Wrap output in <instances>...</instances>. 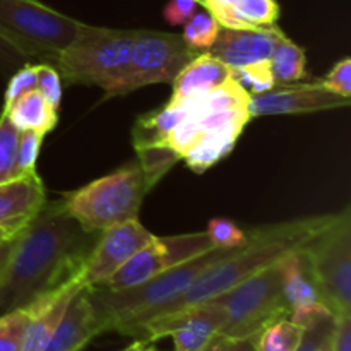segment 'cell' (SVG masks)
<instances>
[{
  "label": "cell",
  "instance_id": "6da1fadb",
  "mask_svg": "<svg viewBox=\"0 0 351 351\" xmlns=\"http://www.w3.org/2000/svg\"><path fill=\"white\" fill-rule=\"evenodd\" d=\"M99 233L82 228L69 215L64 201L45 202L19 233L0 276V315L81 281L82 267Z\"/></svg>",
  "mask_w": 351,
  "mask_h": 351
},
{
  "label": "cell",
  "instance_id": "7a4b0ae2",
  "mask_svg": "<svg viewBox=\"0 0 351 351\" xmlns=\"http://www.w3.org/2000/svg\"><path fill=\"white\" fill-rule=\"evenodd\" d=\"M335 216L336 215L308 216V218L252 228L250 232H247L249 239H247L245 245L232 250L228 256L216 261L192 281L187 290L182 291L173 300L144 314L143 317L123 328L120 335L134 338L137 329L153 319L177 314L185 308L195 307V305L221 297L237 285L245 281L247 278L261 273L288 254L307 245L317 233H321L335 219Z\"/></svg>",
  "mask_w": 351,
  "mask_h": 351
},
{
  "label": "cell",
  "instance_id": "3957f363",
  "mask_svg": "<svg viewBox=\"0 0 351 351\" xmlns=\"http://www.w3.org/2000/svg\"><path fill=\"white\" fill-rule=\"evenodd\" d=\"M235 249H213L187 263L175 266L144 283L122 290H106L99 287H86L95 308L101 332L117 331L132 324L147 312L161 307L167 302L187 290L192 281L216 261L223 259Z\"/></svg>",
  "mask_w": 351,
  "mask_h": 351
},
{
  "label": "cell",
  "instance_id": "277c9868",
  "mask_svg": "<svg viewBox=\"0 0 351 351\" xmlns=\"http://www.w3.org/2000/svg\"><path fill=\"white\" fill-rule=\"evenodd\" d=\"M136 29H110L82 23L75 40L55 60L67 84L99 86L112 98L113 91L129 74Z\"/></svg>",
  "mask_w": 351,
  "mask_h": 351
},
{
  "label": "cell",
  "instance_id": "5b68a950",
  "mask_svg": "<svg viewBox=\"0 0 351 351\" xmlns=\"http://www.w3.org/2000/svg\"><path fill=\"white\" fill-rule=\"evenodd\" d=\"M151 189L139 161H130L113 173L65 194L64 206L84 230L103 232L136 219Z\"/></svg>",
  "mask_w": 351,
  "mask_h": 351
},
{
  "label": "cell",
  "instance_id": "8992f818",
  "mask_svg": "<svg viewBox=\"0 0 351 351\" xmlns=\"http://www.w3.org/2000/svg\"><path fill=\"white\" fill-rule=\"evenodd\" d=\"M81 26L38 0H0V29L33 62L55 65Z\"/></svg>",
  "mask_w": 351,
  "mask_h": 351
},
{
  "label": "cell",
  "instance_id": "52a82bcc",
  "mask_svg": "<svg viewBox=\"0 0 351 351\" xmlns=\"http://www.w3.org/2000/svg\"><path fill=\"white\" fill-rule=\"evenodd\" d=\"M319 297L335 317H351L350 206L304 247Z\"/></svg>",
  "mask_w": 351,
  "mask_h": 351
},
{
  "label": "cell",
  "instance_id": "ba28073f",
  "mask_svg": "<svg viewBox=\"0 0 351 351\" xmlns=\"http://www.w3.org/2000/svg\"><path fill=\"white\" fill-rule=\"evenodd\" d=\"M215 300L226 312V322L219 336L228 339L254 338L271 322L290 315V307L283 295L280 261Z\"/></svg>",
  "mask_w": 351,
  "mask_h": 351
},
{
  "label": "cell",
  "instance_id": "9c48e42d",
  "mask_svg": "<svg viewBox=\"0 0 351 351\" xmlns=\"http://www.w3.org/2000/svg\"><path fill=\"white\" fill-rule=\"evenodd\" d=\"M199 53L201 51L185 43L182 34L136 29L129 74L113 91L112 98L129 95L149 84H171L178 72Z\"/></svg>",
  "mask_w": 351,
  "mask_h": 351
},
{
  "label": "cell",
  "instance_id": "30bf717a",
  "mask_svg": "<svg viewBox=\"0 0 351 351\" xmlns=\"http://www.w3.org/2000/svg\"><path fill=\"white\" fill-rule=\"evenodd\" d=\"M215 249L206 232L184 233L173 237H156L151 239L134 257H130L112 278L99 288L122 290L144 283L165 271L187 263L201 254Z\"/></svg>",
  "mask_w": 351,
  "mask_h": 351
},
{
  "label": "cell",
  "instance_id": "8fae6325",
  "mask_svg": "<svg viewBox=\"0 0 351 351\" xmlns=\"http://www.w3.org/2000/svg\"><path fill=\"white\" fill-rule=\"evenodd\" d=\"M226 322V312L218 300L204 302L171 315L153 319L137 329L136 339L153 343L170 336L175 351H202L208 348Z\"/></svg>",
  "mask_w": 351,
  "mask_h": 351
},
{
  "label": "cell",
  "instance_id": "7c38bea8",
  "mask_svg": "<svg viewBox=\"0 0 351 351\" xmlns=\"http://www.w3.org/2000/svg\"><path fill=\"white\" fill-rule=\"evenodd\" d=\"M153 237V233L144 228L137 218L103 230L82 267V285L101 287L130 257L147 245Z\"/></svg>",
  "mask_w": 351,
  "mask_h": 351
},
{
  "label": "cell",
  "instance_id": "4fadbf2b",
  "mask_svg": "<svg viewBox=\"0 0 351 351\" xmlns=\"http://www.w3.org/2000/svg\"><path fill=\"white\" fill-rule=\"evenodd\" d=\"M351 99L343 98L329 91L319 81L291 82V84L274 86L273 89L259 95H250L249 115H300L322 110L345 108Z\"/></svg>",
  "mask_w": 351,
  "mask_h": 351
},
{
  "label": "cell",
  "instance_id": "5bb4252c",
  "mask_svg": "<svg viewBox=\"0 0 351 351\" xmlns=\"http://www.w3.org/2000/svg\"><path fill=\"white\" fill-rule=\"evenodd\" d=\"M283 31L274 24L269 27H221L209 53L230 69L269 62L278 38Z\"/></svg>",
  "mask_w": 351,
  "mask_h": 351
},
{
  "label": "cell",
  "instance_id": "9a60e30c",
  "mask_svg": "<svg viewBox=\"0 0 351 351\" xmlns=\"http://www.w3.org/2000/svg\"><path fill=\"white\" fill-rule=\"evenodd\" d=\"M84 285L79 280L72 281L24 307L29 317H27L23 339H21V351H45L58 322L64 317L72 297Z\"/></svg>",
  "mask_w": 351,
  "mask_h": 351
},
{
  "label": "cell",
  "instance_id": "2e32d148",
  "mask_svg": "<svg viewBox=\"0 0 351 351\" xmlns=\"http://www.w3.org/2000/svg\"><path fill=\"white\" fill-rule=\"evenodd\" d=\"M98 335H101V328L88 297V288L82 287L72 297L45 351H81Z\"/></svg>",
  "mask_w": 351,
  "mask_h": 351
},
{
  "label": "cell",
  "instance_id": "e0dca14e",
  "mask_svg": "<svg viewBox=\"0 0 351 351\" xmlns=\"http://www.w3.org/2000/svg\"><path fill=\"white\" fill-rule=\"evenodd\" d=\"M47 202L45 185L38 173L0 184V226L24 228Z\"/></svg>",
  "mask_w": 351,
  "mask_h": 351
},
{
  "label": "cell",
  "instance_id": "ac0fdd59",
  "mask_svg": "<svg viewBox=\"0 0 351 351\" xmlns=\"http://www.w3.org/2000/svg\"><path fill=\"white\" fill-rule=\"evenodd\" d=\"M233 77V69L213 57L209 51H201L192 58L171 82V98L173 101L195 98L209 93L211 89L225 84Z\"/></svg>",
  "mask_w": 351,
  "mask_h": 351
},
{
  "label": "cell",
  "instance_id": "d6986e66",
  "mask_svg": "<svg viewBox=\"0 0 351 351\" xmlns=\"http://www.w3.org/2000/svg\"><path fill=\"white\" fill-rule=\"evenodd\" d=\"M302 249L288 254L280 261L281 273H283V295L290 312L321 302L307 257Z\"/></svg>",
  "mask_w": 351,
  "mask_h": 351
},
{
  "label": "cell",
  "instance_id": "ffe728a7",
  "mask_svg": "<svg viewBox=\"0 0 351 351\" xmlns=\"http://www.w3.org/2000/svg\"><path fill=\"white\" fill-rule=\"evenodd\" d=\"M242 130V125H228L204 130L197 137V141L185 151L182 160L189 165L192 171L202 173L232 153Z\"/></svg>",
  "mask_w": 351,
  "mask_h": 351
},
{
  "label": "cell",
  "instance_id": "44dd1931",
  "mask_svg": "<svg viewBox=\"0 0 351 351\" xmlns=\"http://www.w3.org/2000/svg\"><path fill=\"white\" fill-rule=\"evenodd\" d=\"M2 113L19 132L33 130L47 136L58 122V112L51 108L50 103L41 96L38 89H31L21 95L16 101L3 108Z\"/></svg>",
  "mask_w": 351,
  "mask_h": 351
},
{
  "label": "cell",
  "instance_id": "7402d4cb",
  "mask_svg": "<svg viewBox=\"0 0 351 351\" xmlns=\"http://www.w3.org/2000/svg\"><path fill=\"white\" fill-rule=\"evenodd\" d=\"M269 67L276 86L300 82L307 75V57L305 50L290 40L287 34L278 38L269 58Z\"/></svg>",
  "mask_w": 351,
  "mask_h": 351
},
{
  "label": "cell",
  "instance_id": "603a6c76",
  "mask_svg": "<svg viewBox=\"0 0 351 351\" xmlns=\"http://www.w3.org/2000/svg\"><path fill=\"white\" fill-rule=\"evenodd\" d=\"M305 329L288 317L271 322L257 336H254L256 351H297L304 339Z\"/></svg>",
  "mask_w": 351,
  "mask_h": 351
},
{
  "label": "cell",
  "instance_id": "cb8c5ba5",
  "mask_svg": "<svg viewBox=\"0 0 351 351\" xmlns=\"http://www.w3.org/2000/svg\"><path fill=\"white\" fill-rule=\"evenodd\" d=\"M280 17L276 0H239L230 14L228 27H269Z\"/></svg>",
  "mask_w": 351,
  "mask_h": 351
},
{
  "label": "cell",
  "instance_id": "d4e9b609",
  "mask_svg": "<svg viewBox=\"0 0 351 351\" xmlns=\"http://www.w3.org/2000/svg\"><path fill=\"white\" fill-rule=\"evenodd\" d=\"M219 29H221V26H219L218 21L213 17V14L209 12L208 9H204V7H201V10H197V12L184 24L182 38H184L185 43L191 48H194V50H209V48L213 47V43L216 41Z\"/></svg>",
  "mask_w": 351,
  "mask_h": 351
},
{
  "label": "cell",
  "instance_id": "484cf974",
  "mask_svg": "<svg viewBox=\"0 0 351 351\" xmlns=\"http://www.w3.org/2000/svg\"><path fill=\"white\" fill-rule=\"evenodd\" d=\"M19 143V130L5 115H0V184L17 178L16 153Z\"/></svg>",
  "mask_w": 351,
  "mask_h": 351
},
{
  "label": "cell",
  "instance_id": "4316f807",
  "mask_svg": "<svg viewBox=\"0 0 351 351\" xmlns=\"http://www.w3.org/2000/svg\"><path fill=\"white\" fill-rule=\"evenodd\" d=\"M43 137V134L33 132V130L19 132V143H17L16 153L17 177H26V175L36 173V161L38 156H40Z\"/></svg>",
  "mask_w": 351,
  "mask_h": 351
},
{
  "label": "cell",
  "instance_id": "83f0119b",
  "mask_svg": "<svg viewBox=\"0 0 351 351\" xmlns=\"http://www.w3.org/2000/svg\"><path fill=\"white\" fill-rule=\"evenodd\" d=\"M233 79L249 91V95H259L266 93L276 86L271 72L269 62H259V64L245 65L233 71Z\"/></svg>",
  "mask_w": 351,
  "mask_h": 351
},
{
  "label": "cell",
  "instance_id": "f1b7e54d",
  "mask_svg": "<svg viewBox=\"0 0 351 351\" xmlns=\"http://www.w3.org/2000/svg\"><path fill=\"white\" fill-rule=\"evenodd\" d=\"M209 240L215 249H239L247 243V232L226 218H213L208 223Z\"/></svg>",
  "mask_w": 351,
  "mask_h": 351
},
{
  "label": "cell",
  "instance_id": "f546056e",
  "mask_svg": "<svg viewBox=\"0 0 351 351\" xmlns=\"http://www.w3.org/2000/svg\"><path fill=\"white\" fill-rule=\"evenodd\" d=\"M27 317L29 314L26 308L0 315V351H21V339Z\"/></svg>",
  "mask_w": 351,
  "mask_h": 351
},
{
  "label": "cell",
  "instance_id": "4dcf8cb0",
  "mask_svg": "<svg viewBox=\"0 0 351 351\" xmlns=\"http://www.w3.org/2000/svg\"><path fill=\"white\" fill-rule=\"evenodd\" d=\"M38 65H40V62H27V64H24L23 67H19L16 72L10 74L9 84H7L5 89V98H3V108H7L10 103L16 101L24 93L36 89Z\"/></svg>",
  "mask_w": 351,
  "mask_h": 351
},
{
  "label": "cell",
  "instance_id": "1f68e13d",
  "mask_svg": "<svg viewBox=\"0 0 351 351\" xmlns=\"http://www.w3.org/2000/svg\"><path fill=\"white\" fill-rule=\"evenodd\" d=\"M36 89L41 93L45 99L50 103L53 110H60L62 105V77L53 65L40 64L38 65V84Z\"/></svg>",
  "mask_w": 351,
  "mask_h": 351
},
{
  "label": "cell",
  "instance_id": "d6a6232c",
  "mask_svg": "<svg viewBox=\"0 0 351 351\" xmlns=\"http://www.w3.org/2000/svg\"><path fill=\"white\" fill-rule=\"evenodd\" d=\"M326 89L351 99V60L348 57L336 62L335 67L328 72L326 77L317 79Z\"/></svg>",
  "mask_w": 351,
  "mask_h": 351
},
{
  "label": "cell",
  "instance_id": "836d02e7",
  "mask_svg": "<svg viewBox=\"0 0 351 351\" xmlns=\"http://www.w3.org/2000/svg\"><path fill=\"white\" fill-rule=\"evenodd\" d=\"M27 62L33 60L0 29V72L9 75Z\"/></svg>",
  "mask_w": 351,
  "mask_h": 351
},
{
  "label": "cell",
  "instance_id": "e575fe53",
  "mask_svg": "<svg viewBox=\"0 0 351 351\" xmlns=\"http://www.w3.org/2000/svg\"><path fill=\"white\" fill-rule=\"evenodd\" d=\"M202 7L197 0H170L165 5L163 17L171 26H184L192 16Z\"/></svg>",
  "mask_w": 351,
  "mask_h": 351
},
{
  "label": "cell",
  "instance_id": "d590c367",
  "mask_svg": "<svg viewBox=\"0 0 351 351\" xmlns=\"http://www.w3.org/2000/svg\"><path fill=\"white\" fill-rule=\"evenodd\" d=\"M329 351H351V317H335L329 335Z\"/></svg>",
  "mask_w": 351,
  "mask_h": 351
},
{
  "label": "cell",
  "instance_id": "8d00e7d4",
  "mask_svg": "<svg viewBox=\"0 0 351 351\" xmlns=\"http://www.w3.org/2000/svg\"><path fill=\"white\" fill-rule=\"evenodd\" d=\"M239 0H202V7L213 14L221 27H228L230 14Z\"/></svg>",
  "mask_w": 351,
  "mask_h": 351
},
{
  "label": "cell",
  "instance_id": "74e56055",
  "mask_svg": "<svg viewBox=\"0 0 351 351\" xmlns=\"http://www.w3.org/2000/svg\"><path fill=\"white\" fill-rule=\"evenodd\" d=\"M17 237H19V235L12 237V239H9V240H5V242L0 243V276H2L3 269H5L7 263H9L10 254H12L14 247H16Z\"/></svg>",
  "mask_w": 351,
  "mask_h": 351
},
{
  "label": "cell",
  "instance_id": "f35d334b",
  "mask_svg": "<svg viewBox=\"0 0 351 351\" xmlns=\"http://www.w3.org/2000/svg\"><path fill=\"white\" fill-rule=\"evenodd\" d=\"M223 351H256L254 348V338H242V339H230L228 345Z\"/></svg>",
  "mask_w": 351,
  "mask_h": 351
},
{
  "label": "cell",
  "instance_id": "ab89813d",
  "mask_svg": "<svg viewBox=\"0 0 351 351\" xmlns=\"http://www.w3.org/2000/svg\"><path fill=\"white\" fill-rule=\"evenodd\" d=\"M228 341L230 339L228 338H225V336H216L215 338V341L211 343V345L208 346V348H204L202 351H223L225 350V346L228 345Z\"/></svg>",
  "mask_w": 351,
  "mask_h": 351
},
{
  "label": "cell",
  "instance_id": "60d3db41",
  "mask_svg": "<svg viewBox=\"0 0 351 351\" xmlns=\"http://www.w3.org/2000/svg\"><path fill=\"white\" fill-rule=\"evenodd\" d=\"M26 228V226H24ZM24 228H5V226H0V243L5 242V240L12 239V237L19 235Z\"/></svg>",
  "mask_w": 351,
  "mask_h": 351
},
{
  "label": "cell",
  "instance_id": "b9f144b4",
  "mask_svg": "<svg viewBox=\"0 0 351 351\" xmlns=\"http://www.w3.org/2000/svg\"><path fill=\"white\" fill-rule=\"evenodd\" d=\"M144 345H149V343L144 341V339H136V341H134L132 345H129V346H127V348H123V350H120V351H139Z\"/></svg>",
  "mask_w": 351,
  "mask_h": 351
},
{
  "label": "cell",
  "instance_id": "7bdbcfd3",
  "mask_svg": "<svg viewBox=\"0 0 351 351\" xmlns=\"http://www.w3.org/2000/svg\"><path fill=\"white\" fill-rule=\"evenodd\" d=\"M139 351H158V350H154V348H153V346H149V345H144V346H143V348H141Z\"/></svg>",
  "mask_w": 351,
  "mask_h": 351
},
{
  "label": "cell",
  "instance_id": "ee69618b",
  "mask_svg": "<svg viewBox=\"0 0 351 351\" xmlns=\"http://www.w3.org/2000/svg\"><path fill=\"white\" fill-rule=\"evenodd\" d=\"M197 2H199V3H201V5H202V0H197Z\"/></svg>",
  "mask_w": 351,
  "mask_h": 351
}]
</instances>
